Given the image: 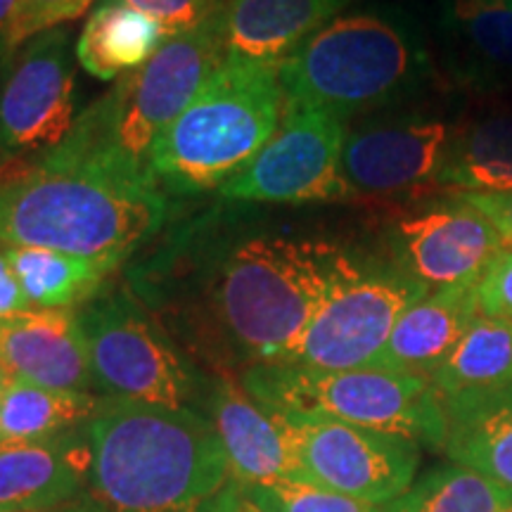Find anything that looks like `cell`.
Masks as SVG:
<instances>
[{"label": "cell", "mask_w": 512, "mask_h": 512, "mask_svg": "<svg viewBox=\"0 0 512 512\" xmlns=\"http://www.w3.org/2000/svg\"><path fill=\"white\" fill-rule=\"evenodd\" d=\"M358 261L337 245L254 235L211 273L192 342L219 363H287L325 299Z\"/></svg>", "instance_id": "1"}, {"label": "cell", "mask_w": 512, "mask_h": 512, "mask_svg": "<svg viewBox=\"0 0 512 512\" xmlns=\"http://www.w3.org/2000/svg\"><path fill=\"white\" fill-rule=\"evenodd\" d=\"M164 221L155 178L57 145L36 166L0 174V247L126 259Z\"/></svg>", "instance_id": "2"}, {"label": "cell", "mask_w": 512, "mask_h": 512, "mask_svg": "<svg viewBox=\"0 0 512 512\" xmlns=\"http://www.w3.org/2000/svg\"><path fill=\"white\" fill-rule=\"evenodd\" d=\"M88 437L81 498L105 512H200L230 482L214 422L192 408L102 399Z\"/></svg>", "instance_id": "3"}, {"label": "cell", "mask_w": 512, "mask_h": 512, "mask_svg": "<svg viewBox=\"0 0 512 512\" xmlns=\"http://www.w3.org/2000/svg\"><path fill=\"white\" fill-rule=\"evenodd\" d=\"M285 110L280 69L226 57L150 152V174L178 192L230 181L256 157Z\"/></svg>", "instance_id": "4"}, {"label": "cell", "mask_w": 512, "mask_h": 512, "mask_svg": "<svg viewBox=\"0 0 512 512\" xmlns=\"http://www.w3.org/2000/svg\"><path fill=\"white\" fill-rule=\"evenodd\" d=\"M223 15L166 36L143 67L121 76L114 91L83 114L62 147L152 176V145L226 62Z\"/></svg>", "instance_id": "5"}, {"label": "cell", "mask_w": 512, "mask_h": 512, "mask_svg": "<svg viewBox=\"0 0 512 512\" xmlns=\"http://www.w3.org/2000/svg\"><path fill=\"white\" fill-rule=\"evenodd\" d=\"M245 392L283 415L335 420L444 448L448 422L432 382L384 368L313 370L261 363L242 370Z\"/></svg>", "instance_id": "6"}, {"label": "cell", "mask_w": 512, "mask_h": 512, "mask_svg": "<svg viewBox=\"0 0 512 512\" xmlns=\"http://www.w3.org/2000/svg\"><path fill=\"white\" fill-rule=\"evenodd\" d=\"M278 69L285 105L347 119L399 93L418 69V48L394 19L354 12L318 29Z\"/></svg>", "instance_id": "7"}, {"label": "cell", "mask_w": 512, "mask_h": 512, "mask_svg": "<svg viewBox=\"0 0 512 512\" xmlns=\"http://www.w3.org/2000/svg\"><path fill=\"white\" fill-rule=\"evenodd\" d=\"M95 389L105 399L207 413L211 387L162 325L124 294L93 297L76 313Z\"/></svg>", "instance_id": "8"}, {"label": "cell", "mask_w": 512, "mask_h": 512, "mask_svg": "<svg viewBox=\"0 0 512 512\" xmlns=\"http://www.w3.org/2000/svg\"><path fill=\"white\" fill-rule=\"evenodd\" d=\"M427 292L430 287L399 266L358 261L320 306L287 363L313 370L375 366L396 320Z\"/></svg>", "instance_id": "9"}, {"label": "cell", "mask_w": 512, "mask_h": 512, "mask_svg": "<svg viewBox=\"0 0 512 512\" xmlns=\"http://www.w3.org/2000/svg\"><path fill=\"white\" fill-rule=\"evenodd\" d=\"M344 140V119L311 107L285 105L271 140L245 169L221 185V195L271 204L354 200L356 190L342 171Z\"/></svg>", "instance_id": "10"}, {"label": "cell", "mask_w": 512, "mask_h": 512, "mask_svg": "<svg viewBox=\"0 0 512 512\" xmlns=\"http://www.w3.org/2000/svg\"><path fill=\"white\" fill-rule=\"evenodd\" d=\"M290 420L309 484L366 503H392L415 484L420 444L335 420Z\"/></svg>", "instance_id": "11"}, {"label": "cell", "mask_w": 512, "mask_h": 512, "mask_svg": "<svg viewBox=\"0 0 512 512\" xmlns=\"http://www.w3.org/2000/svg\"><path fill=\"white\" fill-rule=\"evenodd\" d=\"M74 128V67L62 27L31 38L0 86V138L19 150L57 147Z\"/></svg>", "instance_id": "12"}, {"label": "cell", "mask_w": 512, "mask_h": 512, "mask_svg": "<svg viewBox=\"0 0 512 512\" xmlns=\"http://www.w3.org/2000/svg\"><path fill=\"white\" fill-rule=\"evenodd\" d=\"M392 245L396 266L430 290L479 283L505 254L496 228L456 195L396 221Z\"/></svg>", "instance_id": "13"}, {"label": "cell", "mask_w": 512, "mask_h": 512, "mask_svg": "<svg viewBox=\"0 0 512 512\" xmlns=\"http://www.w3.org/2000/svg\"><path fill=\"white\" fill-rule=\"evenodd\" d=\"M451 128L441 119H394L347 133L342 171L356 195H415L439 188Z\"/></svg>", "instance_id": "14"}, {"label": "cell", "mask_w": 512, "mask_h": 512, "mask_svg": "<svg viewBox=\"0 0 512 512\" xmlns=\"http://www.w3.org/2000/svg\"><path fill=\"white\" fill-rule=\"evenodd\" d=\"M207 415L228 458L230 479L242 484H309L287 415L261 406L242 384L228 377L211 384Z\"/></svg>", "instance_id": "15"}, {"label": "cell", "mask_w": 512, "mask_h": 512, "mask_svg": "<svg viewBox=\"0 0 512 512\" xmlns=\"http://www.w3.org/2000/svg\"><path fill=\"white\" fill-rule=\"evenodd\" d=\"M88 425L55 437L0 444V512H55L86 491Z\"/></svg>", "instance_id": "16"}, {"label": "cell", "mask_w": 512, "mask_h": 512, "mask_svg": "<svg viewBox=\"0 0 512 512\" xmlns=\"http://www.w3.org/2000/svg\"><path fill=\"white\" fill-rule=\"evenodd\" d=\"M0 361L17 380L60 392H95L79 316L34 309L0 320Z\"/></svg>", "instance_id": "17"}, {"label": "cell", "mask_w": 512, "mask_h": 512, "mask_svg": "<svg viewBox=\"0 0 512 512\" xmlns=\"http://www.w3.org/2000/svg\"><path fill=\"white\" fill-rule=\"evenodd\" d=\"M430 382L448 427L512 401V325L479 313Z\"/></svg>", "instance_id": "18"}, {"label": "cell", "mask_w": 512, "mask_h": 512, "mask_svg": "<svg viewBox=\"0 0 512 512\" xmlns=\"http://www.w3.org/2000/svg\"><path fill=\"white\" fill-rule=\"evenodd\" d=\"M479 313V283L430 290L401 313L373 368L430 380Z\"/></svg>", "instance_id": "19"}, {"label": "cell", "mask_w": 512, "mask_h": 512, "mask_svg": "<svg viewBox=\"0 0 512 512\" xmlns=\"http://www.w3.org/2000/svg\"><path fill=\"white\" fill-rule=\"evenodd\" d=\"M351 0H228V57L280 67L304 41L339 17Z\"/></svg>", "instance_id": "20"}, {"label": "cell", "mask_w": 512, "mask_h": 512, "mask_svg": "<svg viewBox=\"0 0 512 512\" xmlns=\"http://www.w3.org/2000/svg\"><path fill=\"white\" fill-rule=\"evenodd\" d=\"M164 29L155 19L126 8L117 0H102L76 43V60L100 81L143 67L164 43Z\"/></svg>", "instance_id": "21"}, {"label": "cell", "mask_w": 512, "mask_h": 512, "mask_svg": "<svg viewBox=\"0 0 512 512\" xmlns=\"http://www.w3.org/2000/svg\"><path fill=\"white\" fill-rule=\"evenodd\" d=\"M31 309H72L91 302L105 278L119 264L110 259H88L46 247H3Z\"/></svg>", "instance_id": "22"}, {"label": "cell", "mask_w": 512, "mask_h": 512, "mask_svg": "<svg viewBox=\"0 0 512 512\" xmlns=\"http://www.w3.org/2000/svg\"><path fill=\"white\" fill-rule=\"evenodd\" d=\"M439 188L448 195L512 190V114H489L451 136Z\"/></svg>", "instance_id": "23"}, {"label": "cell", "mask_w": 512, "mask_h": 512, "mask_svg": "<svg viewBox=\"0 0 512 512\" xmlns=\"http://www.w3.org/2000/svg\"><path fill=\"white\" fill-rule=\"evenodd\" d=\"M102 399L12 380L0 401V444L55 437L91 422Z\"/></svg>", "instance_id": "24"}, {"label": "cell", "mask_w": 512, "mask_h": 512, "mask_svg": "<svg viewBox=\"0 0 512 512\" xmlns=\"http://www.w3.org/2000/svg\"><path fill=\"white\" fill-rule=\"evenodd\" d=\"M512 494L463 465H444L420 477L392 503V512H508Z\"/></svg>", "instance_id": "25"}, {"label": "cell", "mask_w": 512, "mask_h": 512, "mask_svg": "<svg viewBox=\"0 0 512 512\" xmlns=\"http://www.w3.org/2000/svg\"><path fill=\"white\" fill-rule=\"evenodd\" d=\"M444 453L512 494V401L448 427Z\"/></svg>", "instance_id": "26"}, {"label": "cell", "mask_w": 512, "mask_h": 512, "mask_svg": "<svg viewBox=\"0 0 512 512\" xmlns=\"http://www.w3.org/2000/svg\"><path fill=\"white\" fill-rule=\"evenodd\" d=\"M451 19L484 72L512 76V0H453Z\"/></svg>", "instance_id": "27"}, {"label": "cell", "mask_w": 512, "mask_h": 512, "mask_svg": "<svg viewBox=\"0 0 512 512\" xmlns=\"http://www.w3.org/2000/svg\"><path fill=\"white\" fill-rule=\"evenodd\" d=\"M242 491L264 512H392V503H366L306 482L242 484Z\"/></svg>", "instance_id": "28"}, {"label": "cell", "mask_w": 512, "mask_h": 512, "mask_svg": "<svg viewBox=\"0 0 512 512\" xmlns=\"http://www.w3.org/2000/svg\"><path fill=\"white\" fill-rule=\"evenodd\" d=\"M93 0H19L3 43L8 50L22 48L31 38L60 29L62 24L81 17Z\"/></svg>", "instance_id": "29"}, {"label": "cell", "mask_w": 512, "mask_h": 512, "mask_svg": "<svg viewBox=\"0 0 512 512\" xmlns=\"http://www.w3.org/2000/svg\"><path fill=\"white\" fill-rule=\"evenodd\" d=\"M117 3L155 19L166 36L204 27L228 8V0H117Z\"/></svg>", "instance_id": "30"}, {"label": "cell", "mask_w": 512, "mask_h": 512, "mask_svg": "<svg viewBox=\"0 0 512 512\" xmlns=\"http://www.w3.org/2000/svg\"><path fill=\"white\" fill-rule=\"evenodd\" d=\"M479 309L512 325V252L498 256L479 280Z\"/></svg>", "instance_id": "31"}, {"label": "cell", "mask_w": 512, "mask_h": 512, "mask_svg": "<svg viewBox=\"0 0 512 512\" xmlns=\"http://www.w3.org/2000/svg\"><path fill=\"white\" fill-rule=\"evenodd\" d=\"M458 200L477 209L496 233L501 235L503 249L512 252V190L510 192H453Z\"/></svg>", "instance_id": "32"}, {"label": "cell", "mask_w": 512, "mask_h": 512, "mask_svg": "<svg viewBox=\"0 0 512 512\" xmlns=\"http://www.w3.org/2000/svg\"><path fill=\"white\" fill-rule=\"evenodd\" d=\"M24 311L34 309H31L27 297H24L22 287H19L15 273H12L8 259H5L3 249H0V320L17 316V313Z\"/></svg>", "instance_id": "33"}, {"label": "cell", "mask_w": 512, "mask_h": 512, "mask_svg": "<svg viewBox=\"0 0 512 512\" xmlns=\"http://www.w3.org/2000/svg\"><path fill=\"white\" fill-rule=\"evenodd\" d=\"M200 512H264V510H261L259 505L245 494V491H242V486L235 482V479H230L219 494L209 498V501L202 505Z\"/></svg>", "instance_id": "34"}, {"label": "cell", "mask_w": 512, "mask_h": 512, "mask_svg": "<svg viewBox=\"0 0 512 512\" xmlns=\"http://www.w3.org/2000/svg\"><path fill=\"white\" fill-rule=\"evenodd\" d=\"M19 0H0V36H5L8 31L12 17H15Z\"/></svg>", "instance_id": "35"}, {"label": "cell", "mask_w": 512, "mask_h": 512, "mask_svg": "<svg viewBox=\"0 0 512 512\" xmlns=\"http://www.w3.org/2000/svg\"><path fill=\"white\" fill-rule=\"evenodd\" d=\"M12 380H15V375H12L10 370L3 366V361H0V401H3V396H5V392H8Z\"/></svg>", "instance_id": "36"}]
</instances>
